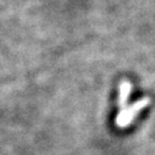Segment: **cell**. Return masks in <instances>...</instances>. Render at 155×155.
Segmentation results:
<instances>
[{
    "instance_id": "6da1fadb",
    "label": "cell",
    "mask_w": 155,
    "mask_h": 155,
    "mask_svg": "<svg viewBox=\"0 0 155 155\" xmlns=\"http://www.w3.org/2000/svg\"><path fill=\"white\" fill-rule=\"evenodd\" d=\"M149 101H150L149 98H142V99L134 101L132 105L126 106L125 109H122L119 112L117 117H116V121H115L116 126L120 127V128H126L127 126H130L132 124V121L134 120L136 116L143 109H145L149 105Z\"/></svg>"
},
{
    "instance_id": "7a4b0ae2",
    "label": "cell",
    "mask_w": 155,
    "mask_h": 155,
    "mask_svg": "<svg viewBox=\"0 0 155 155\" xmlns=\"http://www.w3.org/2000/svg\"><path fill=\"white\" fill-rule=\"evenodd\" d=\"M131 91H132V86L128 81H124L120 86V93H119V106L122 109H125L127 106V103H128V98H130V94H131Z\"/></svg>"
}]
</instances>
